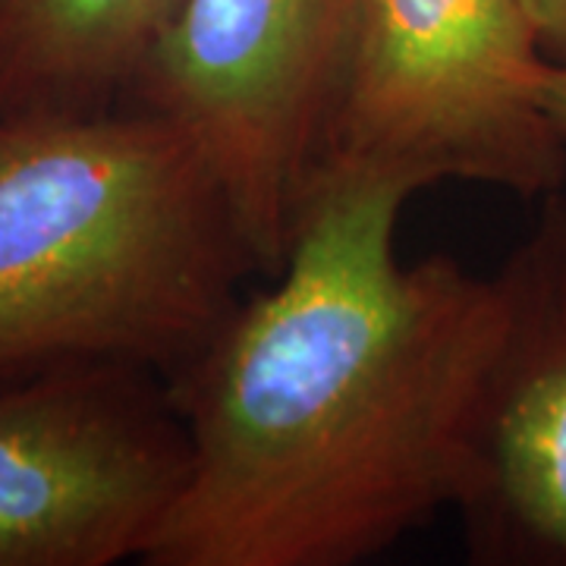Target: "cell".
Returning <instances> with one entry per match:
<instances>
[{"instance_id": "cell-6", "label": "cell", "mask_w": 566, "mask_h": 566, "mask_svg": "<svg viewBox=\"0 0 566 566\" xmlns=\"http://www.w3.org/2000/svg\"><path fill=\"white\" fill-rule=\"evenodd\" d=\"M460 513L479 566H566V192L538 199L497 274Z\"/></svg>"}, {"instance_id": "cell-5", "label": "cell", "mask_w": 566, "mask_h": 566, "mask_svg": "<svg viewBox=\"0 0 566 566\" xmlns=\"http://www.w3.org/2000/svg\"><path fill=\"white\" fill-rule=\"evenodd\" d=\"M186 472L158 371L98 363L0 385V566L142 560Z\"/></svg>"}, {"instance_id": "cell-1", "label": "cell", "mask_w": 566, "mask_h": 566, "mask_svg": "<svg viewBox=\"0 0 566 566\" xmlns=\"http://www.w3.org/2000/svg\"><path fill=\"white\" fill-rule=\"evenodd\" d=\"M412 196L322 170L274 283L164 378L189 472L139 564L356 566L457 510L501 296L450 255L400 262Z\"/></svg>"}, {"instance_id": "cell-8", "label": "cell", "mask_w": 566, "mask_h": 566, "mask_svg": "<svg viewBox=\"0 0 566 566\" xmlns=\"http://www.w3.org/2000/svg\"><path fill=\"white\" fill-rule=\"evenodd\" d=\"M551 63H566V0H520Z\"/></svg>"}, {"instance_id": "cell-3", "label": "cell", "mask_w": 566, "mask_h": 566, "mask_svg": "<svg viewBox=\"0 0 566 566\" xmlns=\"http://www.w3.org/2000/svg\"><path fill=\"white\" fill-rule=\"evenodd\" d=\"M545 63L520 0H365L318 174H381L416 192L479 182L538 202L566 186Z\"/></svg>"}, {"instance_id": "cell-4", "label": "cell", "mask_w": 566, "mask_h": 566, "mask_svg": "<svg viewBox=\"0 0 566 566\" xmlns=\"http://www.w3.org/2000/svg\"><path fill=\"white\" fill-rule=\"evenodd\" d=\"M365 0H182L120 107L202 145L264 277L286 262L322 167Z\"/></svg>"}, {"instance_id": "cell-7", "label": "cell", "mask_w": 566, "mask_h": 566, "mask_svg": "<svg viewBox=\"0 0 566 566\" xmlns=\"http://www.w3.org/2000/svg\"><path fill=\"white\" fill-rule=\"evenodd\" d=\"M182 0H0V123L117 111Z\"/></svg>"}, {"instance_id": "cell-2", "label": "cell", "mask_w": 566, "mask_h": 566, "mask_svg": "<svg viewBox=\"0 0 566 566\" xmlns=\"http://www.w3.org/2000/svg\"><path fill=\"white\" fill-rule=\"evenodd\" d=\"M252 274L237 205L174 120L0 123V385L98 363L167 378Z\"/></svg>"}, {"instance_id": "cell-9", "label": "cell", "mask_w": 566, "mask_h": 566, "mask_svg": "<svg viewBox=\"0 0 566 566\" xmlns=\"http://www.w3.org/2000/svg\"><path fill=\"white\" fill-rule=\"evenodd\" d=\"M542 104L551 120L560 126L566 136V63H545L542 70Z\"/></svg>"}]
</instances>
